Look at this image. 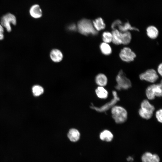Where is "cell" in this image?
I'll return each mask as SVG.
<instances>
[{"mask_svg": "<svg viewBox=\"0 0 162 162\" xmlns=\"http://www.w3.org/2000/svg\"><path fill=\"white\" fill-rule=\"evenodd\" d=\"M112 42L116 45L128 44L131 42L132 35L129 31L122 32L117 29L112 30Z\"/></svg>", "mask_w": 162, "mask_h": 162, "instance_id": "cell-1", "label": "cell"}, {"mask_svg": "<svg viewBox=\"0 0 162 162\" xmlns=\"http://www.w3.org/2000/svg\"><path fill=\"white\" fill-rule=\"evenodd\" d=\"M77 28L79 32L84 35H95L98 33L94 28L92 22L88 19H83L79 21L77 23Z\"/></svg>", "mask_w": 162, "mask_h": 162, "instance_id": "cell-2", "label": "cell"}, {"mask_svg": "<svg viewBox=\"0 0 162 162\" xmlns=\"http://www.w3.org/2000/svg\"><path fill=\"white\" fill-rule=\"evenodd\" d=\"M112 116L117 124H122L126 121L128 118V112L122 106L115 105L111 109Z\"/></svg>", "mask_w": 162, "mask_h": 162, "instance_id": "cell-3", "label": "cell"}, {"mask_svg": "<svg viewBox=\"0 0 162 162\" xmlns=\"http://www.w3.org/2000/svg\"><path fill=\"white\" fill-rule=\"evenodd\" d=\"M141 108L138 111L140 116L142 118L148 119L152 117L155 110L154 106L146 99L143 100L141 103Z\"/></svg>", "mask_w": 162, "mask_h": 162, "instance_id": "cell-4", "label": "cell"}, {"mask_svg": "<svg viewBox=\"0 0 162 162\" xmlns=\"http://www.w3.org/2000/svg\"><path fill=\"white\" fill-rule=\"evenodd\" d=\"M116 80L117 84L115 87L117 90H127L131 87V81L122 70H120L117 75Z\"/></svg>", "mask_w": 162, "mask_h": 162, "instance_id": "cell-5", "label": "cell"}, {"mask_svg": "<svg viewBox=\"0 0 162 162\" xmlns=\"http://www.w3.org/2000/svg\"><path fill=\"white\" fill-rule=\"evenodd\" d=\"M0 24L8 32H10L11 31V24L14 25H16V18L13 14L10 13H7L2 16Z\"/></svg>", "mask_w": 162, "mask_h": 162, "instance_id": "cell-6", "label": "cell"}, {"mask_svg": "<svg viewBox=\"0 0 162 162\" xmlns=\"http://www.w3.org/2000/svg\"><path fill=\"white\" fill-rule=\"evenodd\" d=\"M113 98L109 102L106 103L100 107H97L94 106H92V109H94L99 112H105L113 106L115 105V104L118 101L120 100V98L118 96L117 93L115 91H112Z\"/></svg>", "mask_w": 162, "mask_h": 162, "instance_id": "cell-7", "label": "cell"}, {"mask_svg": "<svg viewBox=\"0 0 162 162\" xmlns=\"http://www.w3.org/2000/svg\"><path fill=\"white\" fill-rule=\"evenodd\" d=\"M136 56V53L128 47H124L121 50L119 57L123 61L130 62L133 61Z\"/></svg>", "mask_w": 162, "mask_h": 162, "instance_id": "cell-8", "label": "cell"}, {"mask_svg": "<svg viewBox=\"0 0 162 162\" xmlns=\"http://www.w3.org/2000/svg\"><path fill=\"white\" fill-rule=\"evenodd\" d=\"M139 78L141 80L154 83L159 78V76L157 72L154 69H149L141 74Z\"/></svg>", "mask_w": 162, "mask_h": 162, "instance_id": "cell-9", "label": "cell"}, {"mask_svg": "<svg viewBox=\"0 0 162 162\" xmlns=\"http://www.w3.org/2000/svg\"><path fill=\"white\" fill-rule=\"evenodd\" d=\"M29 13L31 16L34 19L40 18L42 15V11L40 6L37 4H34L30 7Z\"/></svg>", "mask_w": 162, "mask_h": 162, "instance_id": "cell-10", "label": "cell"}, {"mask_svg": "<svg viewBox=\"0 0 162 162\" xmlns=\"http://www.w3.org/2000/svg\"><path fill=\"white\" fill-rule=\"evenodd\" d=\"M116 29H118L122 32H130V31H139L137 28L132 26L128 22H126L123 24L122 22L118 25Z\"/></svg>", "mask_w": 162, "mask_h": 162, "instance_id": "cell-11", "label": "cell"}, {"mask_svg": "<svg viewBox=\"0 0 162 162\" xmlns=\"http://www.w3.org/2000/svg\"><path fill=\"white\" fill-rule=\"evenodd\" d=\"M50 56L52 61L55 62H61L63 58L62 52L58 49L52 50L50 52Z\"/></svg>", "mask_w": 162, "mask_h": 162, "instance_id": "cell-12", "label": "cell"}, {"mask_svg": "<svg viewBox=\"0 0 162 162\" xmlns=\"http://www.w3.org/2000/svg\"><path fill=\"white\" fill-rule=\"evenodd\" d=\"M146 33L147 36L150 38L154 39L156 38L159 34L158 29L154 26H150L146 29Z\"/></svg>", "mask_w": 162, "mask_h": 162, "instance_id": "cell-13", "label": "cell"}, {"mask_svg": "<svg viewBox=\"0 0 162 162\" xmlns=\"http://www.w3.org/2000/svg\"><path fill=\"white\" fill-rule=\"evenodd\" d=\"M92 22L94 28L98 32L105 28L106 24L104 20L101 17L96 19Z\"/></svg>", "mask_w": 162, "mask_h": 162, "instance_id": "cell-14", "label": "cell"}, {"mask_svg": "<svg viewBox=\"0 0 162 162\" xmlns=\"http://www.w3.org/2000/svg\"><path fill=\"white\" fill-rule=\"evenodd\" d=\"M67 136L69 140L71 142H75L80 139V134L77 129L72 128L69 130Z\"/></svg>", "mask_w": 162, "mask_h": 162, "instance_id": "cell-15", "label": "cell"}, {"mask_svg": "<svg viewBox=\"0 0 162 162\" xmlns=\"http://www.w3.org/2000/svg\"><path fill=\"white\" fill-rule=\"evenodd\" d=\"M96 84L100 86L104 87L107 84L108 79L106 76L102 73L98 74L95 77Z\"/></svg>", "mask_w": 162, "mask_h": 162, "instance_id": "cell-16", "label": "cell"}, {"mask_svg": "<svg viewBox=\"0 0 162 162\" xmlns=\"http://www.w3.org/2000/svg\"><path fill=\"white\" fill-rule=\"evenodd\" d=\"M100 49L101 53L104 55L108 56L112 52V48L109 44L103 42L100 45Z\"/></svg>", "mask_w": 162, "mask_h": 162, "instance_id": "cell-17", "label": "cell"}, {"mask_svg": "<svg viewBox=\"0 0 162 162\" xmlns=\"http://www.w3.org/2000/svg\"><path fill=\"white\" fill-rule=\"evenodd\" d=\"M95 93L97 96L102 99H106L108 95L107 91L102 86L98 87L95 90Z\"/></svg>", "mask_w": 162, "mask_h": 162, "instance_id": "cell-18", "label": "cell"}, {"mask_svg": "<svg viewBox=\"0 0 162 162\" xmlns=\"http://www.w3.org/2000/svg\"><path fill=\"white\" fill-rule=\"evenodd\" d=\"M100 138L102 140L110 142L113 139V135L110 131L106 130H104L100 133Z\"/></svg>", "mask_w": 162, "mask_h": 162, "instance_id": "cell-19", "label": "cell"}, {"mask_svg": "<svg viewBox=\"0 0 162 162\" xmlns=\"http://www.w3.org/2000/svg\"><path fill=\"white\" fill-rule=\"evenodd\" d=\"M154 84L150 85L147 87L146 90V97L149 100H153L155 97L154 90Z\"/></svg>", "mask_w": 162, "mask_h": 162, "instance_id": "cell-20", "label": "cell"}, {"mask_svg": "<svg viewBox=\"0 0 162 162\" xmlns=\"http://www.w3.org/2000/svg\"><path fill=\"white\" fill-rule=\"evenodd\" d=\"M102 37L103 42L108 44L112 42V36L111 32L107 31L104 32Z\"/></svg>", "mask_w": 162, "mask_h": 162, "instance_id": "cell-21", "label": "cell"}, {"mask_svg": "<svg viewBox=\"0 0 162 162\" xmlns=\"http://www.w3.org/2000/svg\"><path fill=\"white\" fill-rule=\"evenodd\" d=\"M162 81L160 83L154 84V90L155 97H161L162 95Z\"/></svg>", "mask_w": 162, "mask_h": 162, "instance_id": "cell-22", "label": "cell"}, {"mask_svg": "<svg viewBox=\"0 0 162 162\" xmlns=\"http://www.w3.org/2000/svg\"><path fill=\"white\" fill-rule=\"evenodd\" d=\"M44 89L41 86L35 85L32 88V91L33 95L35 96H38L44 92Z\"/></svg>", "mask_w": 162, "mask_h": 162, "instance_id": "cell-23", "label": "cell"}, {"mask_svg": "<svg viewBox=\"0 0 162 162\" xmlns=\"http://www.w3.org/2000/svg\"><path fill=\"white\" fill-rule=\"evenodd\" d=\"M153 154L150 152L144 153L142 156V162H152Z\"/></svg>", "mask_w": 162, "mask_h": 162, "instance_id": "cell-24", "label": "cell"}, {"mask_svg": "<svg viewBox=\"0 0 162 162\" xmlns=\"http://www.w3.org/2000/svg\"><path fill=\"white\" fill-rule=\"evenodd\" d=\"M162 110L161 109L158 110L156 112V117L158 121L160 123L162 122Z\"/></svg>", "mask_w": 162, "mask_h": 162, "instance_id": "cell-25", "label": "cell"}, {"mask_svg": "<svg viewBox=\"0 0 162 162\" xmlns=\"http://www.w3.org/2000/svg\"><path fill=\"white\" fill-rule=\"evenodd\" d=\"M4 28L0 24V40H2L4 38Z\"/></svg>", "mask_w": 162, "mask_h": 162, "instance_id": "cell-26", "label": "cell"}, {"mask_svg": "<svg viewBox=\"0 0 162 162\" xmlns=\"http://www.w3.org/2000/svg\"><path fill=\"white\" fill-rule=\"evenodd\" d=\"M157 72L161 76L162 75V64H160L157 67Z\"/></svg>", "mask_w": 162, "mask_h": 162, "instance_id": "cell-27", "label": "cell"}, {"mask_svg": "<svg viewBox=\"0 0 162 162\" xmlns=\"http://www.w3.org/2000/svg\"><path fill=\"white\" fill-rule=\"evenodd\" d=\"M160 158L159 156L156 154H153L152 162H159Z\"/></svg>", "mask_w": 162, "mask_h": 162, "instance_id": "cell-28", "label": "cell"}, {"mask_svg": "<svg viewBox=\"0 0 162 162\" xmlns=\"http://www.w3.org/2000/svg\"><path fill=\"white\" fill-rule=\"evenodd\" d=\"M133 159L131 158V157H129L127 159V160H128V161H130V160H133Z\"/></svg>", "mask_w": 162, "mask_h": 162, "instance_id": "cell-29", "label": "cell"}]
</instances>
